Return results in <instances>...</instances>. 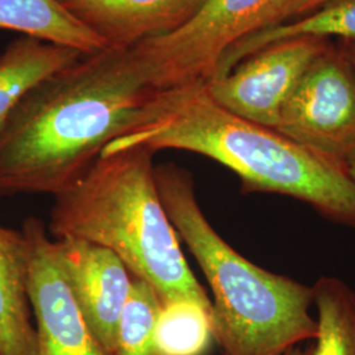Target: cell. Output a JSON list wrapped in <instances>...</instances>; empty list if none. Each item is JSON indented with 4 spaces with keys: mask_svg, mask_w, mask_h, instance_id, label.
I'll use <instances>...</instances> for the list:
<instances>
[{
    "mask_svg": "<svg viewBox=\"0 0 355 355\" xmlns=\"http://www.w3.org/2000/svg\"><path fill=\"white\" fill-rule=\"evenodd\" d=\"M168 91L132 48L83 55L46 76L0 125V196L60 193L112 141L159 114Z\"/></svg>",
    "mask_w": 355,
    "mask_h": 355,
    "instance_id": "obj_1",
    "label": "cell"
},
{
    "mask_svg": "<svg viewBox=\"0 0 355 355\" xmlns=\"http://www.w3.org/2000/svg\"><path fill=\"white\" fill-rule=\"evenodd\" d=\"M129 146L202 154L236 173L243 192L295 198L334 223L355 227V183L345 165L225 110L205 83L171 89L159 114L103 153Z\"/></svg>",
    "mask_w": 355,
    "mask_h": 355,
    "instance_id": "obj_2",
    "label": "cell"
},
{
    "mask_svg": "<svg viewBox=\"0 0 355 355\" xmlns=\"http://www.w3.org/2000/svg\"><path fill=\"white\" fill-rule=\"evenodd\" d=\"M154 154L145 146L105 152L67 189L54 195L49 230L116 254L159 302L192 300L212 308L179 245L161 200Z\"/></svg>",
    "mask_w": 355,
    "mask_h": 355,
    "instance_id": "obj_3",
    "label": "cell"
},
{
    "mask_svg": "<svg viewBox=\"0 0 355 355\" xmlns=\"http://www.w3.org/2000/svg\"><path fill=\"white\" fill-rule=\"evenodd\" d=\"M155 179L166 214L211 287L214 334L223 355H284L316 340L312 287L236 252L207 220L186 168L155 166Z\"/></svg>",
    "mask_w": 355,
    "mask_h": 355,
    "instance_id": "obj_4",
    "label": "cell"
},
{
    "mask_svg": "<svg viewBox=\"0 0 355 355\" xmlns=\"http://www.w3.org/2000/svg\"><path fill=\"white\" fill-rule=\"evenodd\" d=\"M287 0H205L186 26L132 49L158 89L207 83L224 54L243 38L271 26Z\"/></svg>",
    "mask_w": 355,
    "mask_h": 355,
    "instance_id": "obj_5",
    "label": "cell"
},
{
    "mask_svg": "<svg viewBox=\"0 0 355 355\" xmlns=\"http://www.w3.org/2000/svg\"><path fill=\"white\" fill-rule=\"evenodd\" d=\"M277 130L343 165L355 155V70L343 48L330 42L308 67Z\"/></svg>",
    "mask_w": 355,
    "mask_h": 355,
    "instance_id": "obj_6",
    "label": "cell"
},
{
    "mask_svg": "<svg viewBox=\"0 0 355 355\" xmlns=\"http://www.w3.org/2000/svg\"><path fill=\"white\" fill-rule=\"evenodd\" d=\"M329 45V38L316 36L283 38L248 55L227 74L207 82L205 89L225 110L277 130L292 91Z\"/></svg>",
    "mask_w": 355,
    "mask_h": 355,
    "instance_id": "obj_7",
    "label": "cell"
},
{
    "mask_svg": "<svg viewBox=\"0 0 355 355\" xmlns=\"http://www.w3.org/2000/svg\"><path fill=\"white\" fill-rule=\"evenodd\" d=\"M28 243V296L36 318L37 355H112L85 321L64 275L57 241L36 217L21 229Z\"/></svg>",
    "mask_w": 355,
    "mask_h": 355,
    "instance_id": "obj_8",
    "label": "cell"
},
{
    "mask_svg": "<svg viewBox=\"0 0 355 355\" xmlns=\"http://www.w3.org/2000/svg\"><path fill=\"white\" fill-rule=\"evenodd\" d=\"M64 275L78 308L103 347L114 355L132 274L111 250L91 242L57 240Z\"/></svg>",
    "mask_w": 355,
    "mask_h": 355,
    "instance_id": "obj_9",
    "label": "cell"
},
{
    "mask_svg": "<svg viewBox=\"0 0 355 355\" xmlns=\"http://www.w3.org/2000/svg\"><path fill=\"white\" fill-rule=\"evenodd\" d=\"M107 49H130L186 26L205 0H57Z\"/></svg>",
    "mask_w": 355,
    "mask_h": 355,
    "instance_id": "obj_10",
    "label": "cell"
},
{
    "mask_svg": "<svg viewBox=\"0 0 355 355\" xmlns=\"http://www.w3.org/2000/svg\"><path fill=\"white\" fill-rule=\"evenodd\" d=\"M32 316L26 237L0 225V355H37Z\"/></svg>",
    "mask_w": 355,
    "mask_h": 355,
    "instance_id": "obj_11",
    "label": "cell"
},
{
    "mask_svg": "<svg viewBox=\"0 0 355 355\" xmlns=\"http://www.w3.org/2000/svg\"><path fill=\"white\" fill-rule=\"evenodd\" d=\"M83 55L76 49L37 38L21 36L12 41L0 54V125L38 82Z\"/></svg>",
    "mask_w": 355,
    "mask_h": 355,
    "instance_id": "obj_12",
    "label": "cell"
},
{
    "mask_svg": "<svg viewBox=\"0 0 355 355\" xmlns=\"http://www.w3.org/2000/svg\"><path fill=\"white\" fill-rule=\"evenodd\" d=\"M0 29L71 48L85 55L107 49L57 0H0Z\"/></svg>",
    "mask_w": 355,
    "mask_h": 355,
    "instance_id": "obj_13",
    "label": "cell"
},
{
    "mask_svg": "<svg viewBox=\"0 0 355 355\" xmlns=\"http://www.w3.org/2000/svg\"><path fill=\"white\" fill-rule=\"evenodd\" d=\"M295 36L338 37L355 42V0H329L313 12L243 38L224 54L214 78L227 74L243 58L268 44Z\"/></svg>",
    "mask_w": 355,
    "mask_h": 355,
    "instance_id": "obj_14",
    "label": "cell"
},
{
    "mask_svg": "<svg viewBox=\"0 0 355 355\" xmlns=\"http://www.w3.org/2000/svg\"><path fill=\"white\" fill-rule=\"evenodd\" d=\"M318 337L312 355H355V291L334 277L312 286Z\"/></svg>",
    "mask_w": 355,
    "mask_h": 355,
    "instance_id": "obj_15",
    "label": "cell"
},
{
    "mask_svg": "<svg viewBox=\"0 0 355 355\" xmlns=\"http://www.w3.org/2000/svg\"><path fill=\"white\" fill-rule=\"evenodd\" d=\"M161 355H205L215 341L212 308L192 300L161 303L155 327Z\"/></svg>",
    "mask_w": 355,
    "mask_h": 355,
    "instance_id": "obj_16",
    "label": "cell"
},
{
    "mask_svg": "<svg viewBox=\"0 0 355 355\" xmlns=\"http://www.w3.org/2000/svg\"><path fill=\"white\" fill-rule=\"evenodd\" d=\"M161 302L146 282L132 278V290L119 324L114 355H161L155 327Z\"/></svg>",
    "mask_w": 355,
    "mask_h": 355,
    "instance_id": "obj_17",
    "label": "cell"
},
{
    "mask_svg": "<svg viewBox=\"0 0 355 355\" xmlns=\"http://www.w3.org/2000/svg\"><path fill=\"white\" fill-rule=\"evenodd\" d=\"M328 1L329 0H287L280 7L279 11L274 17L272 24L270 26H278L282 23L299 19L308 13L313 12L315 10H318V7H321L322 4L328 3ZM270 26H267V28H270Z\"/></svg>",
    "mask_w": 355,
    "mask_h": 355,
    "instance_id": "obj_18",
    "label": "cell"
},
{
    "mask_svg": "<svg viewBox=\"0 0 355 355\" xmlns=\"http://www.w3.org/2000/svg\"><path fill=\"white\" fill-rule=\"evenodd\" d=\"M343 51L347 55L349 61L355 70V42L353 41H343Z\"/></svg>",
    "mask_w": 355,
    "mask_h": 355,
    "instance_id": "obj_19",
    "label": "cell"
},
{
    "mask_svg": "<svg viewBox=\"0 0 355 355\" xmlns=\"http://www.w3.org/2000/svg\"><path fill=\"white\" fill-rule=\"evenodd\" d=\"M312 349H313L312 345H308V346L299 345L292 347L291 350H288L284 355H312Z\"/></svg>",
    "mask_w": 355,
    "mask_h": 355,
    "instance_id": "obj_20",
    "label": "cell"
},
{
    "mask_svg": "<svg viewBox=\"0 0 355 355\" xmlns=\"http://www.w3.org/2000/svg\"><path fill=\"white\" fill-rule=\"evenodd\" d=\"M345 168H346L347 175H349L350 179L355 183V155L350 157V158L345 162Z\"/></svg>",
    "mask_w": 355,
    "mask_h": 355,
    "instance_id": "obj_21",
    "label": "cell"
}]
</instances>
